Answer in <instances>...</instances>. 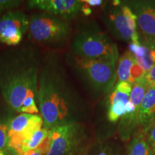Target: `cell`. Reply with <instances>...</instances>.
Here are the masks:
<instances>
[{
    "label": "cell",
    "instance_id": "23",
    "mask_svg": "<svg viewBox=\"0 0 155 155\" xmlns=\"http://www.w3.org/2000/svg\"><path fill=\"white\" fill-rule=\"evenodd\" d=\"M145 75V73L143 70L141 68V67L137 64V62L135 61V63H134L133 66L131 67V71H130V75H129V81L128 83H129L132 86L134 83L135 82L137 79H139V78H141L142 75Z\"/></svg>",
    "mask_w": 155,
    "mask_h": 155
},
{
    "label": "cell",
    "instance_id": "7",
    "mask_svg": "<svg viewBox=\"0 0 155 155\" xmlns=\"http://www.w3.org/2000/svg\"><path fill=\"white\" fill-rule=\"evenodd\" d=\"M42 127L43 120L40 114H17L9 125L7 152L11 155L20 154L23 142Z\"/></svg>",
    "mask_w": 155,
    "mask_h": 155
},
{
    "label": "cell",
    "instance_id": "25",
    "mask_svg": "<svg viewBox=\"0 0 155 155\" xmlns=\"http://www.w3.org/2000/svg\"><path fill=\"white\" fill-rule=\"evenodd\" d=\"M129 51L133 54L135 57H141L144 54V47L141 43L136 44L131 42L129 45Z\"/></svg>",
    "mask_w": 155,
    "mask_h": 155
},
{
    "label": "cell",
    "instance_id": "17",
    "mask_svg": "<svg viewBox=\"0 0 155 155\" xmlns=\"http://www.w3.org/2000/svg\"><path fill=\"white\" fill-rule=\"evenodd\" d=\"M49 130L42 127V129L36 131L30 137L25 140L21 147L20 154L29 151L35 150L38 149L45 142L48 138Z\"/></svg>",
    "mask_w": 155,
    "mask_h": 155
},
{
    "label": "cell",
    "instance_id": "22",
    "mask_svg": "<svg viewBox=\"0 0 155 155\" xmlns=\"http://www.w3.org/2000/svg\"><path fill=\"white\" fill-rule=\"evenodd\" d=\"M22 3V0H0V17L6 12L18 9Z\"/></svg>",
    "mask_w": 155,
    "mask_h": 155
},
{
    "label": "cell",
    "instance_id": "6",
    "mask_svg": "<svg viewBox=\"0 0 155 155\" xmlns=\"http://www.w3.org/2000/svg\"><path fill=\"white\" fill-rule=\"evenodd\" d=\"M88 134L83 123H72L50 129L45 155H84L89 148Z\"/></svg>",
    "mask_w": 155,
    "mask_h": 155
},
{
    "label": "cell",
    "instance_id": "14",
    "mask_svg": "<svg viewBox=\"0 0 155 155\" xmlns=\"http://www.w3.org/2000/svg\"><path fill=\"white\" fill-rule=\"evenodd\" d=\"M127 153L128 155H154L145 138L142 129H138L133 134L128 146Z\"/></svg>",
    "mask_w": 155,
    "mask_h": 155
},
{
    "label": "cell",
    "instance_id": "27",
    "mask_svg": "<svg viewBox=\"0 0 155 155\" xmlns=\"http://www.w3.org/2000/svg\"><path fill=\"white\" fill-rule=\"evenodd\" d=\"M145 77L150 87L155 88V65H153L150 71L145 75Z\"/></svg>",
    "mask_w": 155,
    "mask_h": 155
},
{
    "label": "cell",
    "instance_id": "9",
    "mask_svg": "<svg viewBox=\"0 0 155 155\" xmlns=\"http://www.w3.org/2000/svg\"><path fill=\"white\" fill-rule=\"evenodd\" d=\"M137 17V24L144 43L155 45V1L133 0L124 2Z\"/></svg>",
    "mask_w": 155,
    "mask_h": 155
},
{
    "label": "cell",
    "instance_id": "15",
    "mask_svg": "<svg viewBox=\"0 0 155 155\" xmlns=\"http://www.w3.org/2000/svg\"><path fill=\"white\" fill-rule=\"evenodd\" d=\"M135 61V56L130 51L125 52L120 57L116 68L118 82H128L131 68Z\"/></svg>",
    "mask_w": 155,
    "mask_h": 155
},
{
    "label": "cell",
    "instance_id": "4",
    "mask_svg": "<svg viewBox=\"0 0 155 155\" xmlns=\"http://www.w3.org/2000/svg\"><path fill=\"white\" fill-rule=\"evenodd\" d=\"M68 53L85 59L119 57L117 45L92 20L77 25L71 35Z\"/></svg>",
    "mask_w": 155,
    "mask_h": 155
},
{
    "label": "cell",
    "instance_id": "12",
    "mask_svg": "<svg viewBox=\"0 0 155 155\" xmlns=\"http://www.w3.org/2000/svg\"><path fill=\"white\" fill-rule=\"evenodd\" d=\"M155 121V88L150 87L137 110L139 129H144Z\"/></svg>",
    "mask_w": 155,
    "mask_h": 155
},
{
    "label": "cell",
    "instance_id": "10",
    "mask_svg": "<svg viewBox=\"0 0 155 155\" xmlns=\"http://www.w3.org/2000/svg\"><path fill=\"white\" fill-rule=\"evenodd\" d=\"M82 0H29L26 8L71 21L81 14Z\"/></svg>",
    "mask_w": 155,
    "mask_h": 155
},
{
    "label": "cell",
    "instance_id": "18",
    "mask_svg": "<svg viewBox=\"0 0 155 155\" xmlns=\"http://www.w3.org/2000/svg\"><path fill=\"white\" fill-rule=\"evenodd\" d=\"M84 155H122L121 151L110 143L90 146Z\"/></svg>",
    "mask_w": 155,
    "mask_h": 155
},
{
    "label": "cell",
    "instance_id": "2",
    "mask_svg": "<svg viewBox=\"0 0 155 155\" xmlns=\"http://www.w3.org/2000/svg\"><path fill=\"white\" fill-rule=\"evenodd\" d=\"M42 57L40 47L32 42L0 52V97L15 114L21 113L25 98L37 99Z\"/></svg>",
    "mask_w": 155,
    "mask_h": 155
},
{
    "label": "cell",
    "instance_id": "11",
    "mask_svg": "<svg viewBox=\"0 0 155 155\" xmlns=\"http://www.w3.org/2000/svg\"><path fill=\"white\" fill-rule=\"evenodd\" d=\"M102 19L109 32L114 38L124 41H131L132 43L139 44V34L134 33L130 30L122 5L107 7L104 8L102 14Z\"/></svg>",
    "mask_w": 155,
    "mask_h": 155
},
{
    "label": "cell",
    "instance_id": "1",
    "mask_svg": "<svg viewBox=\"0 0 155 155\" xmlns=\"http://www.w3.org/2000/svg\"><path fill=\"white\" fill-rule=\"evenodd\" d=\"M37 104L43 128L83 123L91 113L90 106L70 80L57 53H45L39 73Z\"/></svg>",
    "mask_w": 155,
    "mask_h": 155
},
{
    "label": "cell",
    "instance_id": "16",
    "mask_svg": "<svg viewBox=\"0 0 155 155\" xmlns=\"http://www.w3.org/2000/svg\"><path fill=\"white\" fill-rule=\"evenodd\" d=\"M146 75V74H145ZM145 75H142L134 83L131 87V91L129 96V101L132 103L137 108V111L140 106L143 98L146 94L149 88H150V84L147 82Z\"/></svg>",
    "mask_w": 155,
    "mask_h": 155
},
{
    "label": "cell",
    "instance_id": "20",
    "mask_svg": "<svg viewBox=\"0 0 155 155\" xmlns=\"http://www.w3.org/2000/svg\"><path fill=\"white\" fill-rule=\"evenodd\" d=\"M143 45L144 47V54L141 57H135V61L143 70L145 74H147L153 67L154 63L151 55L150 46L146 43H144Z\"/></svg>",
    "mask_w": 155,
    "mask_h": 155
},
{
    "label": "cell",
    "instance_id": "19",
    "mask_svg": "<svg viewBox=\"0 0 155 155\" xmlns=\"http://www.w3.org/2000/svg\"><path fill=\"white\" fill-rule=\"evenodd\" d=\"M127 103L119 101L112 105L108 106L107 118L108 120L112 123H115L126 113V105Z\"/></svg>",
    "mask_w": 155,
    "mask_h": 155
},
{
    "label": "cell",
    "instance_id": "28",
    "mask_svg": "<svg viewBox=\"0 0 155 155\" xmlns=\"http://www.w3.org/2000/svg\"><path fill=\"white\" fill-rule=\"evenodd\" d=\"M84 3L87 4V5L90 6V7H100L104 5V2L102 0H83Z\"/></svg>",
    "mask_w": 155,
    "mask_h": 155
},
{
    "label": "cell",
    "instance_id": "24",
    "mask_svg": "<svg viewBox=\"0 0 155 155\" xmlns=\"http://www.w3.org/2000/svg\"><path fill=\"white\" fill-rule=\"evenodd\" d=\"M48 138L45 141V142L40 146L39 148L36 149L35 150L29 151L23 154H18V155H45L48 152Z\"/></svg>",
    "mask_w": 155,
    "mask_h": 155
},
{
    "label": "cell",
    "instance_id": "29",
    "mask_svg": "<svg viewBox=\"0 0 155 155\" xmlns=\"http://www.w3.org/2000/svg\"><path fill=\"white\" fill-rule=\"evenodd\" d=\"M81 14L85 15V16H89V15H91L92 14V9H91V8L90 6L87 5V4L83 2V5L82 7V9H81Z\"/></svg>",
    "mask_w": 155,
    "mask_h": 155
},
{
    "label": "cell",
    "instance_id": "26",
    "mask_svg": "<svg viewBox=\"0 0 155 155\" xmlns=\"http://www.w3.org/2000/svg\"><path fill=\"white\" fill-rule=\"evenodd\" d=\"M131 87L132 86L128 82H118L114 86V88L117 91L124 93V94L129 95H130L131 91Z\"/></svg>",
    "mask_w": 155,
    "mask_h": 155
},
{
    "label": "cell",
    "instance_id": "21",
    "mask_svg": "<svg viewBox=\"0 0 155 155\" xmlns=\"http://www.w3.org/2000/svg\"><path fill=\"white\" fill-rule=\"evenodd\" d=\"M153 154L155 155V121L149 125L146 129H143Z\"/></svg>",
    "mask_w": 155,
    "mask_h": 155
},
{
    "label": "cell",
    "instance_id": "8",
    "mask_svg": "<svg viewBox=\"0 0 155 155\" xmlns=\"http://www.w3.org/2000/svg\"><path fill=\"white\" fill-rule=\"evenodd\" d=\"M29 18L19 9L6 12L0 17V44L15 47L21 44L28 33Z\"/></svg>",
    "mask_w": 155,
    "mask_h": 155
},
{
    "label": "cell",
    "instance_id": "3",
    "mask_svg": "<svg viewBox=\"0 0 155 155\" xmlns=\"http://www.w3.org/2000/svg\"><path fill=\"white\" fill-rule=\"evenodd\" d=\"M65 62L86 92L100 98L115 86L118 57L85 59L68 53Z\"/></svg>",
    "mask_w": 155,
    "mask_h": 155
},
{
    "label": "cell",
    "instance_id": "30",
    "mask_svg": "<svg viewBox=\"0 0 155 155\" xmlns=\"http://www.w3.org/2000/svg\"><path fill=\"white\" fill-rule=\"evenodd\" d=\"M0 155H11L7 150H0Z\"/></svg>",
    "mask_w": 155,
    "mask_h": 155
},
{
    "label": "cell",
    "instance_id": "13",
    "mask_svg": "<svg viewBox=\"0 0 155 155\" xmlns=\"http://www.w3.org/2000/svg\"><path fill=\"white\" fill-rule=\"evenodd\" d=\"M17 115L3 101H0V150L7 151L8 131L11 121Z\"/></svg>",
    "mask_w": 155,
    "mask_h": 155
},
{
    "label": "cell",
    "instance_id": "5",
    "mask_svg": "<svg viewBox=\"0 0 155 155\" xmlns=\"http://www.w3.org/2000/svg\"><path fill=\"white\" fill-rule=\"evenodd\" d=\"M28 18V39L38 47H62L72 35L71 21L43 12H35Z\"/></svg>",
    "mask_w": 155,
    "mask_h": 155
}]
</instances>
